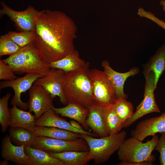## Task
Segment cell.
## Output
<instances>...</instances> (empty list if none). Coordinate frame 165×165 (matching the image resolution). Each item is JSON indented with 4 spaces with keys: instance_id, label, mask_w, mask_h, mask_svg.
<instances>
[{
    "instance_id": "cell-11",
    "label": "cell",
    "mask_w": 165,
    "mask_h": 165,
    "mask_svg": "<svg viewBox=\"0 0 165 165\" xmlns=\"http://www.w3.org/2000/svg\"><path fill=\"white\" fill-rule=\"evenodd\" d=\"M65 72L60 69L51 68L46 75L38 79L33 84L43 87L54 98L59 97L61 103H68L62 90V83Z\"/></svg>"
},
{
    "instance_id": "cell-25",
    "label": "cell",
    "mask_w": 165,
    "mask_h": 165,
    "mask_svg": "<svg viewBox=\"0 0 165 165\" xmlns=\"http://www.w3.org/2000/svg\"><path fill=\"white\" fill-rule=\"evenodd\" d=\"M114 105L102 106L103 118L108 135L118 133L123 128V123L116 113Z\"/></svg>"
},
{
    "instance_id": "cell-14",
    "label": "cell",
    "mask_w": 165,
    "mask_h": 165,
    "mask_svg": "<svg viewBox=\"0 0 165 165\" xmlns=\"http://www.w3.org/2000/svg\"><path fill=\"white\" fill-rule=\"evenodd\" d=\"M154 92L152 87L145 89L144 99L137 106L136 111L123 123V128L128 127L138 119L148 114L160 112L155 101Z\"/></svg>"
},
{
    "instance_id": "cell-13",
    "label": "cell",
    "mask_w": 165,
    "mask_h": 165,
    "mask_svg": "<svg viewBox=\"0 0 165 165\" xmlns=\"http://www.w3.org/2000/svg\"><path fill=\"white\" fill-rule=\"evenodd\" d=\"M25 146L14 145L9 136L6 135L2 141V157L18 165H31V159L26 154L24 151Z\"/></svg>"
},
{
    "instance_id": "cell-23",
    "label": "cell",
    "mask_w": 165,
    "mask_h": 165,
    "mask_svg": "<svg viewBox=\"0 0 165 165\" xmlns=\"http://www.w3.org/2000/svg\"><path fill=\"white\" fill-rule=\"evenodd\" d=\"M48 153L51 156L61 161L65 165H86L89 162V151H69Z\"/></svg>"
},
{
    "instance_id": "cell-30",
    "label": "cell",
    "mask_w": 165,
    "mask_h": 165,
    "mask_svg": "<svg viewBox=\"0 0 165 165\" xmlns=\"http://www.w3.org/2000/svg\"><path fill=\"white\" fill-rule=\"evenodd\" d=\"M7 34L0 37V57L6 55H13L21 48Z\"/></svg>"
},
{
    "instance_id": "cell-34",
    "label": "cell",
    "mask_w": 165,
    "mask_h": 165,
    "mask_svg": "<svg viewBox=\"0 0 165 165\" xmlns=\"http://www.w3.org/2000/svg\"><path fill=\"white\" fill-rule=\"evenodd\" d=\"M118 165H153L152 162L148 161L133 162L131 163H126L122 161L120 162Z\"/></svg>"
},
{
    "instance_id": "cell-33",
    "label": "cell",
    "mask_w": 165,
    "mask_h": 165,
    "mask_svg": "<svg viewBox=\"0 0 165 165\" xmlns=\"http://www.w3.org/2000/svg\"><path fill=\"white\" fill-rule=\"evenodd\" d=\"M155 149L160 153L159 161L161 165H165V132L161 134Z\"/></svg>"
},
{
    "instance_id": "cell-31",
    "label": "cell",
    "mask_w": 165,
    "mask_h": 165,
    "mask_svg": "<svg viewBox=\"0 0 165 165\" xmlns=\"http://www.w3.org/2000/svg\"><path fill=\"white\" fill-rule=\"evenodd\" d=\"M17 78L9 67L0 60V79L11 81Z\"/></svg>"
},
{
    "instance_id": "cell-20",
    "label": "cell",
    "mask_w": 165,
    "mask_h": 165,
    "mask_svg": "<svg viewBox=\"0 0 165 165\" xmlns=\"http://www.w3.org/2000/svg\"><path fill=\"white\" fill-rule=\"evenodd\" d=\"M10 127H21L34 132L36 126L35 116L30 112H26L16 106L10 109Z\"/></svg>"
},
{
    "instance_id": "cell-21",
    "label": "cell",
    "mask_w": 165,
    "mask_h": 165,
    "mask_svg": "<svg viewBox=\"0 0 165 165\" xmlns=\"http://www.w3.org/2000/svg\"><path fill=\"white\" fill-rule=\"evenodd\" d=\"M86 63L80 57L78 51L74 49L64 58L50 64L51 68L60 69L66 73L82 68Z\"/></svg>"
},
{
    "instance_id": "cell-36",
    "label": "cell",
    "mask_w": 165,
    "mask_h": 165,
    "mask_svg": "<svg viewBox=\"0 0 165 165\" xmlns=\"http://www.w3.org/2000/svg\"><path fill=\"white\" fill-rule=\"evenodd\" d=\"M9 161L4 159V160L1 161L0 162V165H8L9 164Z\"/></svg>"
},
{
    "instance_id": "cell-10",
    "label": "cell",
    "mask_w": 165,
    "mask_h": 165,
    "mask_svg": "<svg viewBox=\"0 0 165 165\" xmlns=\"http://www.w3.org/2000/svg\"><path fill=\"white\" fill-rule=\"evenodd\" d=\"M29 94V112L34 113L36 119L54 107L53 102L54 98L42 86L33 84Z\"/></svg>"
},
{
    "instance_id": "cell-35",
    "label": "cell",
    "mask_w": 165,
    "mask_h": 165,
    "mask_svg": "<svg viewBox=\"0 0 165 165\" xmlns=\"http://www.w3.org/2000/svg\"><path fill=\"white\" fill-rule=\"evenodd\" d=\"M69 122L73 127L76 129L80 130L84 129L82 126L79 123L75 120H71Z\"/></svg>"
},
{
    "instance_id": "cell-1",
    "label": "cell",
    "mask_w": 165,
    "mask_h": 165,
    "mask_svg": "<svg viewBox=\"0 0 165 165\" xmlns=\"http://www.w3.org/2000/svg\"><path fill=\"white\" fill-rule=\"evenodd\" d=\"M77 30L73 20L65 13L43 10L36 20L33 43L42 58L50 64L64 58L75 49Z\"/></svg>"
},
{
    "instance_id": "cell-16",
    "label": "cell",
    "mask_w": 165,
    "mask_h": 165,
    "mask_svg": "<svg viewBox=\"0 0 165 165\" xmlns=\"http://www.w3.org/2000/svg\"><path fill=\"white\" fill-rule=\"evenodd\" d=\"M101 65L114 88L117 97H127L123 89L125 82L129 77L138 73V69L134 68L126 72H119L113 70L108 61L106 60L102 61Z\"/></svg>"
},
{
    "instance_id": "cell-18",
    "label": "cell",
    "mask_w": 165,
    "mask_h": 165,
    "mask_svg": "<svg viewBox=\"0 0 165 165\" xmlns=\"http://www.w3.org/2000/svg\"><path fill=\"white\" fill-rule=\"evenodd\" d=\"M88 109L89 113L86 121L87 126L94 134L101 137L109 135L103 118L102 105L95 102Z\"/></svg>"
},
{
    "instance_id": "cell-3",
    "label": "cell",
    "mask_w": 165,
    "mask_h": 165,
    "mask_svg": "<svg viewBox=\"0 0 165 165\" xmlns=\"http://www.w3.org/2000/svg\"><path fill=\"white\" fill-rule=\"evenodd\" d=\"M2 61L16 74H36L45 76L51 68L50 64L42 58L33 43L21 48L17 52Z\"/></svg>"
},
{
    "instance_id": "cell-22",
    "label": "cell",
    "mask_w": 165,
    "mask_h": 165,
    "mask_svg": "<svg viewBox=\"0 0 165 165\" xmlns=\"http://www.w3.org/2000/svg\"><path fill=\"white\" fill-rule=\"evenodd\" d=\"M37 136H43L66 141L81 138V134L54 127L36 126L34 131Z\"/></svg>"
},
{
    "instance_id": "cell-7",
    "label": "cell",
    "mask_w": 165,
    "mask_h": 165,
    "mask_svg": "<svg viewBox=\"0 0 165 165\" xmlns=\"http://www.w3.org/2000/svg\"><path fill=\"white\" fill-rule=\"evenodd\" d=\"M31 146L48 153H58L69 151H89L87 143L82 138L72 141H66L37 136Z\"/></svg>"
},
{
    "instance_id": "cell-17",
    "label": "cell",
    "mask_w": 165,
    "mask_h": 165,
    "mask_svg": "<svg viewBox=\"0 0 165 165\" xmlns=\"http://www.w3.org/2000/svg\"><path fill=\"white\" fill-rule=\"evenodd\" d=\"M52 109L57 114L76 121L85 130L87 131L90 129L86 123L89 113L88 108L78 104L69 103L64 107L56 108L53 107Z\"/></svg>"
},
{
    "instance_id": "cell-6",
    "label": "cell",
    "mask_w": 165,
    "mask_h": 165,
    "mask_svg": "<svg viewBox=\"0 0 165 165\" xmlns=\"http://www.w3.org/2000/svg\"><path fill=\"white\" fill-rule=\"evenodd\" d=\"M92 89L95 101L102 106L114 105L117 98L114 88L104 71L90 70Z\"/></svg>"
},
{
    "instance_id": "cell-37",
    "label": "cell",
    "mask_w": 165,
    "mask_h": 165,
    "mask_svg": "<svg viewBox=\"0 0 165 165\" xmlns=\"http://www.w3.org/2000/svg\"><path fill=\"white\" fill-rule=\"evenodd\" d=\"M160 4L163 6V9L165 12V0H161L160 3Z\"/></svg>"
},
{
    "instance_id": "cell-2",
    "label": "cell",
    "mask_w": 165,
    "mask_h": 165,
    "mask_svg": "<svg viewBox=\"0 0 165 165\" xmlns=\"http://www.w3.org/2000/svg\"><path fill=\"white\" fill-rule=\"evenodd\" d=\"M89 64L86 62L82 68L65 73L62 90L68 104L75 103L89 108L96 102L92 92Z\"/></svg>"
},
{
    "instance_id": "cell-32",
    "label": "cell",
    "mask_w": 165,
    "mask_h": 165,
    "mask_svg": "<svg viewBox=\"0 0 165 165\" xmlns=\"http://www.w3.org/2000/svg\"><path fill=\"white\" fill-rule=\"evenodd\" d=\"M137 14L141 17L150 19L165 30V22L157 17L152 12L146 11L142 8H139L138 10Z\"/></svg>"
},
{
    "instance_id": "cell-12",
    "label": "cell",
    "mask_w": 165,
    "mask_h": 165,
    "mask_svg": "<svg viewBox=\"0 0 165 165\" xmlns=\"http://www.w3.org/2000/svg\"><path fill=\"white\" fill-rule=\"evenodd\" d=\"M165 132V112L158 116L150 118L140 122L134 129L131 132L132 137L142 141L150 136H152L157 133Z\"/></svg>"
},
{
    "instance_id": "cell-26",
    "label": "cell",
    "mask_w": 165,
    "mask_h": 165,
    "mask_svg": "<svg viewBox=\"0 0 165 165\" xmlns=\"http://www.w3.org/2000/svg\"><path fill=\"white\" fill-rule=\"evenodd\" d=\"M9 133L12 142L16 145L31 146L37 137L34 132L21 127H11Z\"/></svg>"
},
{
    "instance_id": "cell-5",
    "label": "cell",
    "mask_w": 165,
    "mask_h": 165,
    "mask_svg": "<svg viewBox=\"0 0 165 165\" xmlns=\"http://www.w3.org/2000/svg\"><path fill=\"white\" fill-rule=\"evenodd\" d=\"M159 138L155 134L150 140L142 143L132 137L125 139L118 150L117 156L121 161L126 163L148 161L154 162L156 157L152 154Z\"/></svg>"
},
{
    "instance_id": "cell-8",
    "label": "cell",
    "mask_w": 165,
    "mask_h": 165,
    "mask_svg": "<svg viewBox=\"0 0 165 165\" xmlns=\"http://www.w3.org/2000/svg\"><path fill=\"white\" fill-rule=\"evenodd\" d=\"M1 5L0 16H7L22 31L35 30L36 20L41 10L38 11L30 6L24 10L17 11L12 9L3 1L1 2Z\"/></svg>"
},
{
    "instance_id": "cell-28",
    "label": "cell",
    "mask_w": 165,
    "mask_h": 165,
    "mask_svg": "<svg viewBox=\"0 0 165 165\" xmlns=\"http://www.w3.org/2000/svg\"><path fill=\"white\" fill-rule=\"evenodd\" d=\"M11 95L8 93L0 99V123L3 133L5 132L10 124L11 114L8 103Z\"/></svg>"
},
{
    "instance_id": "cell-15",
    "label": "cell",
    "mask_w": 165,
    "mask_h": 165,
    "mask_svg": "<svg viewBox=\"0 0 165 165\" xmlns=\"http://www.w3.org/2000/svg\"><path fill=\"white\" fill-rule=\"evenodd\" d=\"M52 108L44 113L39 118L36 119V126L54 127L68 130L75 133L84 134L95 137V134L84 129H76L73 127L70 122L59 117Z\"/></svg>"
},
{
    "instance_id": "cell-27",
    "label": "cell",
    "mask_w": 165,
    "mask_h": 165,
    "mask_svg": "<svg viewBox=\"0 0 165 165\" xmlns=\"http://www.w3.org/2000/svg\"><path fill=\"white\" fill-rule=\"evenodd\" d=\"M114 105L116 113L123 124L134 113L133 105L127 100V97H119Z\"/></svg>"
},
{
    "instance_id": "cell-4",
    "label": "cell",
    "mask_w": 165,
    "mask_h": 165,
    "mask_svg": "<svg viewBox=\"0 0 165 165\" xmlns=\"http://www.w3.org/2000/svg\"><path fill=\"white\" fill-rule=\"evenodd\" d=\"M127 135V132L124 130L99 138L81 134V138L86 141L89 147V161L93 160L96 164L107 162L110 156L118 150Z\"/></svg>"
},
{
    "instance_id": "cell-24",
    "label": "cell",
    "mask_w": 165,
    "mask_h": 165,
    "mask_svg": "<svg viewBox=\"0 0 165 165\" xmlns=\"http://www.w3.org/2000/svg\"><path fill=\"white\" fill-rule=\"evenodd\" d=\"M24 151L31 159V165H65L61 161L43 150L31 146H25Z\"/></svg>"
},
{
    "instance_id": "cell-9",
    "label": "cell",
    "mask_w": 165,
    "mask_h": 165,
    "mask_svg": "<svg viewBox=\"0 0 165 165\" xmlns=\"http://www.w3.org/2000/svg\"><path fill=\"white\" fill-rule=\"evenodd\" d=\"M44 76L39 74L27 73L25 76L11 81H5L1 82L0 88L2 89L10 87L14 91L11 104L23 110L28 108V103L23 102L21 99V94L29 90L34 82L38 78Z\"/></svg>"
},
{
    "instance_id": "cell-29",
    "label": "cell",
    "mask_w": 165,
    "mask_h": 165,
    "mask_svg": "<svg viewBox=\"0 0 165 165\" xmlns=\"http://www.w3.org/2000/svg\"><path fill=\"white\" fill-rule=\"evenodd\" d=\"M7 34L10 38L21 48L33 43L35 36L34 30L22 31L20 32L9 31Z\"/></svg>"
},
{
    "instance_id": "cell-19",
    "label": "cell",
    "mask_w": 165,
    "mask_h": 165,
    "mask_svg": "<svg viewBox=\"0 0 165 165\" xmlns=\"http://www.w3.org/2000/svg\"><path fill=\"white\" fill-rule=\"evenodd\" d=\"M165 70V43L160 47L155 54L144 66V75L153 72L155 75L154 89L159 79Z\"/></svg>"
}]
</instances>
